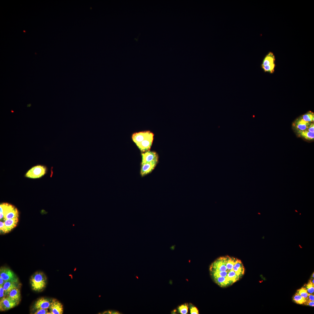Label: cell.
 <instances>
[{"label": "cell", "mask_w": 314, "mask_h": 314, "mask_svg": "<svg viewBox=\"0 0 314 314\" xmlns=\"http://www.w3.org/2000/svg\"><path fill=\"white\" fill-rule=\"evenodd\" d=\"M19 286L18 282L8 281L5 282L3 287L5 296H6L12 290L19 288Z\"/></svg>", "instance_id": "14"}, {"label": "cell", "mask_w": 314, "mask_h": 314, "mask_svg": "<svg viewBox=\"0 0 314 314\" xmlns=\"http://www.w3.org/2000/svg\"><path fill=\"white\" fill-rule=\"evenodd\" d=\"M32 289L36 291H40L46 287L47 284V277L45 274L41 272H37L31 276L30 280Z\"/></svg>", "instance_id": "2"}, {"label": "cell", "mask_w": 314, "mask_h": 314, "mask_svg": "<svg viewBox=\"0 0 314 314\" xmlns=\"http://www.w3.org/2000/svg\"><path fill=\"white\" fill-rule=\"evenodd\" d=\"M299 134L304 138L309 140H313L314 138V133L309 131L307 130L297 131Z\"/></svg>", "instance_id": "17"}, {"label": "cell", "mask_w": 314, "mask_h": 314, "mask_svg": "<svg viewBox=\"0 0 314 314\" xmlns=\"http://www.w3.org/2000/svg\"><path fill=\"white\" fill-rule=\"evenodd\" d=\"M275 57L273 53L269 52L264 58L261 65V67L265 72L273 73L275 66Z\"/></svg>", "instance_id": "3"}, {"label": "cell", "mask_w": 314, "mask_h": 314, "mask_svg": "<svg viewBox=\"0 0 314 314\" xmlns=\"http://www.w3.org/2000/svg\"><path fill=\"white\" fill-rule=\"evenodd\" d=\"M312 277H313V278H314V273H313V275H312Z\"/></svg>", "instance_id": "33"}, {"label": "cell", "mask_w": 314, "mask_h": 314, "mask_svg": "<svg viewBox=\"0 0 314 314\" xmlns=\"http://www.w3.org/2000/svg\"><path fill=\"white\" fill-rule=\"evenodd\" d=\"M141 163H151L158 161V156L157 154L155 151L149 150L142 153V154Z\"/></svg>", "instance_id": "8"}, {"label": "cell", "mask_w": 314, "mask_h": 314, "mask_svg": "<svg viewBox=\"0 0 314 314\" xmlns=\"http://www.w3.org/2000/svg\"><path fill=\"white\" fill-rule=\"evenodd\" d=\"M314 284L310 281L306 286V289L308 293L313 294L314 291Z\"/></svg>", "instance_id": "22"}, {"label": "cell", "mask_w": 314, "mask_h": 314, "mask_svg": "<svg viewBox=\"0 0 314 314\" xmlns=\"http://www.w3.org/2000/svg\"><path fill=\"white\" fill-rule=\"evenodd\" d=\"M36 311L34 313L35 314H51L48 311V309L40 308L36 309Z\"/></svg>", "instance_id": "24"}, {"label": "cell", "mask_w": 314, "mask_h": 314, "mask_svg": "<svg viewBox=\"0 0 314 314\" xmlns=\"http://www.w3.org/2000/svg\"><path fill=\"white\" fill-rule=\"evenodd\" d=\"M176 310L175 309V310H173V311H172V313H176Z\"/></svg>", "instance_id": "31"}, {"label": "cell", "mask_w": 314, "mask_h": 314, "mask_svg": "<svg viewBox=\"0 0 314 314\" xmlns=\"http://www.w3.org/2000/svg\"><path fill=\"white\" fill-rule=\"evenodd\" d=\"M19 213L16 208L7 203H3L0 205V221L7 219L18 218Z\"/></svg>", "instance_id": "1"}, {"label": "cell", "mask_w": 314, "mask_h": 314, "mask_svg": "<svg viewBox=\"0 0 314 314\" xmlns=\"http://www.w3.org/2000/svg\"><path fill=\"white\" fill-rule=\"evenodd\" d=\"M6 296L4 294V291L3 286H0V300Z\"/></svg>", "instance_id": "26"}, {"label": "cell", "mask_w": 314, "mask_h": 314, "mask_svg": "<svg viewBox=\"0 0 314 314\" xmlns=\"http://www.w3.org/2000/svg\"><path fill=\"white\" fill-rule=\"evenodd\" d=\"M19 303L6 296L3 298L0 301V311H4L12 308Z\"/></svg>", "instance_id": "6"}, {"label": "cell", "mask_w": 314, "mask_h": 314, "mask_svg": "<svg viewBox=\"0 0 314 314\" xmlns=\"http://www.w3.org/2000/svg\"><path fill=\"white\" fill-rule=\"evenodd\" d=\"M151 132L149 131H147L134 133L132 135V140L137 146L144 140Z\"/></svg>", "instance_id": "12"}, {"label": "cell", "mask_w": 314, "mask_h": 314, "mask_svg": "<svg viewBox=\"0 0 314 314\" xmlns=\"http://www.w3.org/2000/svg\"><path fill=\"white\" fill-rule=\"evenodd\" d=\"M297 292L302 297L307 299L308 293L306 288H302L298 290Z\"/></svg>", "instance_id": "21"}, {"label": "cell", "mask_w": 314, "mask_h": 314, "mask_svg": "<svg viewBox=\"0 0 314 314\" xmlns=\"http://www.w3.org/2000/svg\"><path fill=\"white\" fill-rule=\"evenodd\" d=\"M310 123L304 121L300 117L295 121L294 125L297 131H302L306 130Z\"/></svg>", "instance_id": "15"}, {"label": "cell", "mask_w": 314, "mask_h": 314, "mask_svg": "<svg viewBox=\"0 0 314 314\" xmlns=\"http://www.w3.org/2000/svg\"><path fill=\"white\" fill-rule=\"evenodd\" d=\"M104 313H110L111 314H119V312L118 311H106L104 312Z\"/></svg>", "instance_id": "29"}, {"label": "cell", "mask_w": 314, "mask_h": 314, "mask_svg": "<svg viewBox=\"0 0 314 314\" xmlns=\"http://www.w3.org/2000/svg\"><path fill=\"white\" fill-rule=\"evenodd\" d=\"M158 161L151 163H141L140 174L143 177L151 173L154 169L158 163Z\"/></svg>", "instance_id": "9"}, {"label": "cell", "mask_w": 314, "mask_h": 314, "mask_svg": "<svg viewBox=\"0 0 314 314\" xmlns=\"http://www.w3.org/2000/svg\"><path fill=\"white\" fill-rule=\"evenodd\" d=\"M301 117L304 121L309 122L314 121V114L311 111L308 112L303 115Z\"/></svg>", "instance_id": "18"}, {"label": "cell", "mask_w": 314, "mask_h": 314, "mask_svg": "<svg viewBox=\"0 0 314 314\" xmlns=\"http://www.w3.org/2000/svg\"><path fill=\"white\" fill-rule=\"evenodd\" d=\"M46 168L45 167L38 165L32 167L26 173L25 176L32 179L38 178L44 175L46 173Z\"/></svg>", "instance_id": "4"}, {"label": "cell", "mask_w": 314, "mask_h": 314, "mask_svg": "<svg viewBox=\"0 0 314 314\" xmlns=\"http://www.w3.org/2000/svg\"><path fill=\"white\" fill-rule=\"evenodd\" d=\"M52 300L44 297L40 298L35 302L34 308L35 309L40 308H49Z\"/></svg>", "instance_id": "13"}, {"label": "cell", "mask_w": 314, "mask_h": 314, "mask_svg": "<svg viewBox=\"0 0 314 314\" xmlns=\"http://www.w3.org/2000/svg\"><path fill=\"white\" fill-rule=\"evenodd\" d=\"M154 135L153 133L151 132L144 140L137 145L142 152L143 153L149 150L152 144Z\"/></svg>", "instance_id": "7"}, {"label": "cell", "mask_w": 314, "mask_h": 314, "mask_svg": "<svg viewBox=\"0 0 314 314\" xmlns=\"http://www.w3.org/2000/svg\"><path fill=\"white\" fill-rule=\"evenodd\" d=\"M307 300H308L310 301H314V296L313 294L308 293V297Z\"/></svg>", "instance_id": "27"}, {"label": "cell", "mask_w": 314, "mask_h": 314, "mask_svg": "<svg viewBox=\"0 0 314 314\" xmlns=\"http://www.w3.org/2000/svg\"><path fill=\"white\" fill-rule=\"evenodd\" d=\"M312 283H313V284H314V279H313V280H312Z\"/></svg>", "instance_id": "32"}, {"label": "cell", "mask_w": 314, "mask_h": 314, "mask_svg": "<svg viewBox=\"0 0 314 314\" xmlns=\"http://www.w3.org/2000/svg\"><path fill=\"white\" fill-rule=\"evenodd\" d=\"M188 308L190 309V314H199V311L197 308L191 303H190L188 304Z\"/></svg>", "instance_id": "23"}, {"label": "cell", "mask_w": 314, "mask_h": 314, "mask_svg": "<svg viewBox=\"0 0 314 314\" xmlns=\"http://www.w3.org/2000/svg\"><path fill=\"white\" fill-rule=\"evenodd\" d=\"M188 304L185 303L179 306L178 307V312L181 314H186L188 313Z\"/></svg>", "instance_id": "20"}, {"label": "cell", "mask_w": 314, "mask_h": 314, "mask_svg": "<svg viewBox=\"0 0 314 314\" xmlns=\"http://www.w3.org/2000/svg\"><path fill=\"white\" fill-rule=\"evenodd\" d=\"M49 308L51 314H62L63 313L62 304L55 299H52Z\"/></svg>", "instance_id": "10"}, {"label": "cell", "mask_w": 314, "mask_h": 314, "mask_svg": "<svg viewBox=\"0 0 314 314\" xmlns=\"http://www.w3.org/2000/svg\"><path fill=\"white\" fill-rule=\"evenodd\" d=\"M6 296L19 303L21 299V295L19 288L12 290Z\"/></svg>", "instance_id": "16"}, {"label": "cell", "mask_w": 314, "mask_h": 314, "mask_svg": "<svg viewBox=\"0 0 314 314\" xmlns=\"http://www.w3.org/2000/svg\"><path fill=\"white\" fill-rule=\"evenodd\" d=\"M309 132L314 133V124L313 123H310L306 129Z\"/></svg>", "instance_id": "25"}, {"label": "cell", "mask_w": 314, "mask_h": 314, "mask_svg": "<svg viewBox=\"0 0 314 314\" xmlns=\"http://www.w3.org/2000/svg\"><path fill=\"white\" fill-rule=\"evenodd\" d=\"M0 276L3 279L4 283L8 281L18 282V279L15 274L7 267H3L0 268Z\"/></svg>", "instance_id": "5"}, {"label": "cell", "mask_w": 314, "mask_h": 314, "mask_svg": "<svg viewBox=\"0 0 314 314\" xmlns=\"http://www.w3.org/2000/svg\"><path fill=\"white\" fill-rule=\"evenodd\" d=\"M306 305L310 306H314V301H310L308 300H307V301L304 303Z\"/></svg>", "instance_id": "28"}, {"label": "cell", "mask_w": 314, "mask_h": 314, "mask_svg": "<svg viewBox=\"0 0 314 314\" xmlns=\"http://www.w3.org/2000/svg\"><path fill=\"white\" fill-rule=\"evenodd\" d=\"M293 299L295 302L299 304H304L307 300L306 299L302 297L297 292L294 296Z\"/></svg>", "instance_id": "19"}, {"label": "cell", "mask_w": 314, "mask_h": 314, "mask_svg": "<svg viewBox=\"0 0 314 314\" xmlns=\"http://www.w3.org/2000/svg\"><path fill=\"white\" fill-rule=\"evenodd\" d=\"M4 283V280L0 276V286H3Z\"/></svg>", "instance_id": "30"}, {"label": "cell", "mask_w": 314, "mask_h": 314, "mask_svg": "<svg viewBox=\"0 0 314 314\" xmlns=\"http://www.w3.org/2000/svg\"><path fill=\"white\" fill-rule=\"evenodd\" d=\"M18 220V218H16L12 219L6 220L3 222L0 221L2 222L4 224V226L1 231L4 233L8 232L16 226Z\"/></svg>", "instance_id": "11"}]
</instances>
